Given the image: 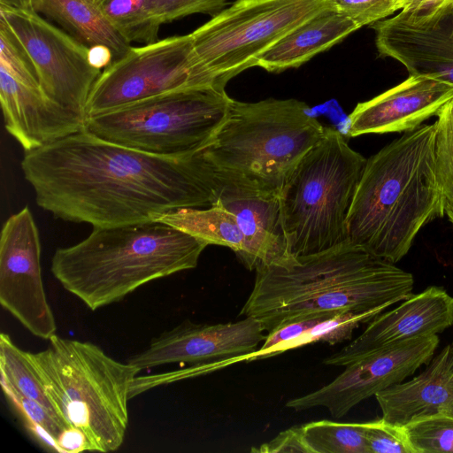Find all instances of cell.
Segmentation results:
<instances>
[{"label":"cell","instance_id":"obj_1","mask_svg":"<svg viewBox=\"0 0 453 453\" xmlns=\"http://www.w3.org/2000/svg\"><path fill=\"white\" fill-rule=\"evenodd\" d=\"M21 170L37 205L55 218L109 227L213 204L218 180L201 151L152 154L84 128L25 152Z\"/></svg>","mask_w":453,"mask_h":453},{"label":"cell","instance_id":"obj_2","mask_svg":"<svg viewBox=\"0 0 453 453\" xmlns=\"http://www.w3.org/2000/svg\"><path fill=\"white\" fill-rule=\"evenodd\" d=\"M413 284L411 273L347 241L257 268L239 316L257 319L269 333L313 313L388 308L411 296Z\"/></svg>","mask_w":453,"mask_h":453},{"label":"cell","instance_id":"obj_3","mask_svg":"<svg viewBox=\"0 0 453 453\" xmlns=\"http://www.w3.org/2000/svg\"><path fill=\"white\" fill-rule=\"evenodd\" d=\"M435 139V124H422L366 160L347 219L348 242L395 264L426 224L444 216Z\"/></svg>","mask_w":453,"mask_h":453},{"label":"cell","instance_id":"obj_4","mask_svg":"<svg viewBox=\"0 0 453 453\" xmlns=\"http://www.w3.org/2000/svg\"><path fill=\"white\" fill-rule=\"evenodd\" d=\"M208 244L166 223L93 227L51 259L55 279L88 308L116 303L140 287L196 267Z\"/></svg>","mask_w":453,"mask_h":453},{"label":"cell","instance_id":"obj_5","mask_svg":"<svg viewBox=\"0 0 453 453\" xmlns=\"http://www.w3.org/2000/svg\"><path fill=\"white\" fill-rule=\"evenodd\" d=\"M48 341L44 349L27 356L56 413L84 436L91 451L117 450L128 426L130 389L141 371L89 342L57 334Z\"/></svg>","mask_w":453,"mask_h":453},{"label":"cell","instance_id":"obj_6","mask_svg":"<svg viewBox=\"0 0 453 453\" xmlns=\"http://www.w3.org/2000/svg\"><path fill=\"white\" fill-rule=\"evenodd\" d=\"M297 99H231L227 116L201 153L222 180L280 194L289 175L325 134Z\"/></svg>","mask_w":453,"mask_h":453},{"label":"cell","instance_id":"obj_7","mask_svg":"<svg viewBox=\"0 0 453 453\" xmlns=\"http://www.w3.org/2000/svg\"><path fill=\"white\" fill-rule=\"evenodd\" d=\"M366 160L342 133L326 127L280 192L291 256L316 254L347 242V219Z\"/></svg>","mask_w":453,"mask_h":453},{"label":"cell","instance_id":"obj_8","mask_svg":"<svg viewBox=\"0 0 453 453\" xmlns=\"http://www.w3.org/2000/svg\"><path fill=\"white\" fill-rule=\"evenodd\" d=\"M231 99L225 89L174 91L88 117L85 128L104 140L152 154H194L212 141Z\"/></svg>","mask_w":453,"mask_h":453},{"label":"cell","instance_id":"obj_9","mask_svg":"<svg viewBox=\"0 0 453 453\" xmlns=\"http://www.w3.org/2000/svg\"><path fill=\"white\" fill-rule=\"evenodd\" d=\"M331 0H236L190 33L204 66L226 87L281 38L321 12Z\"/></svg>","mask_w":453,"mask_h":453},{"label":"cell","instance_id":"obj_10","mask_svg":"<svg viewBox=\"0 0 453 453\" xmlns=\"http://www.w3.org/2000/svg\"><path fill=\"white\" fill-rule=\"evenodd\" d=\"M196 88L225 89V86L197 57L190 34L158 39L131 47L102 70L89 94L86 117L158 95Z\"/></svg>","mask_w":453,"mask_h":453},{"label":"cell","instance_id":"obj_11","mask_svg":"<svg viewBox=\"0 0 453 453\" xmlns=\"http://www.w3.org/2000/svg\"><path fill=\"white\" fill-rule=\"evenodd\" d=\"M0 18L27 51L44 93L86 119L89 94L102 72L91 50L31 8L0 4Z\"/></svg>","mask_w":453,"mask_h":453},{"label":"cell","instance_id":"obj_12","mask_svg":"<svg viewBox=\"0 0 453 453\" xmlns=\"http://www.w3.org/2000/svg\"><path fill=\"white\" fill-rule=\"evenodd\" d=\"M0 303L33 335L49 340L56 334L42 281L39 232L27 206L12 214L1 230Z\"/></svg>","mask_w":453,"mask_h":453},{"label":"cell","instance_id":"obj_13","mask_svg":"<svg viewBox=\"0 0 453 453\" xmlns=\"http://www.w3.org/2000/svg\"><path fill=\"white\" fill-rule=\"evenodd\" d=\"M437 334L389 345L345 365L334 380L307 395L290 399L286 406L296 411L326 408L340 418L362 401L412 375L433 358Z\"/></svg>","mask_w":453,"mask_h":453},{"label":"cell","instance_id":"obj_14","mask_svg":"<svg viewBox=\"0 0 453 453\" xmlns=\"http://www.w3.org/2000/svg\"><path fill=\"white\" fill-rule=\"evenodd\" d=\"M267 333L251 317L227 323L196 324L186 320L152 339L127 360L141 372L168 364H188L210 370L245 361L258 349Z\"/></svg>","mask_w":453,"mask_h":453},{"label":"cell","instance_id":"obj_15","mask_svg":"<svg viewBox=\"0 0 453 453\" xmlns=\"http://www.w3.org/2000/svg\"><path fill=\"white\" fill-rule=\"evenodd\" d=\"M372 27L380 55L401 63L410 75L453 85V0L429 18L412 19L400 12Z\"/></svg>","mask_w":453,"mask_h":453},{"label":"cell","instance_id":"obj_16","mask_svg":"<svg viewBox=\"0 0 453 453\" xmlns=\"http://www.w3.org/2000/svg\"><path fill=\"white\" fill-rule=\"evenodd\" d=\"M452 324L453 297L442 288L432 286L374 317L360 335L323 363L345 366L381 348L437 334Z\"/></svg>","mask_w":453,"mask_h":453},{"label":"cell","instance_id":"obj_17","mask_svg":"<svg viewBox=\"0 0 453 453\" xmlns=\"http://www.w3.org/2000/svg\"><path fill=\"white\" fill-rule=\"evenodd\" d=\"M453 100V85L420 75L357 104L348 116L346 135L405 133L438 116Z\"/></svg>","mask_w":453,"mask_h":453},{"label":"cell","instance_id":"obj_18","mask_svg":"<svg viewBox=\"0 0 453 453\" xmlns=\"http://www.w3.org/2000/svg\"><path fill=\"white\" fill-rule=\"evenodd\" d=\"M217 180L213 204L224 207L235 216L243 237V250L238 257L245 267L256 271L290 256L280 194L218 178Z\"/></svg>","mask_w":453,"mask_h":453},{"label":"cell","instance_id":"obj_19","mask_svg":"<svg viewBox=\"0 0 453 453\" xmlns=\"http://www.w3.org/2000/svg\"><path fill=\"white\" fill-rule=\"evenodd\" d=\"M0 101L6 131L25 152L85 128L86 119L49 97L39 81H24L0 68Z\"/></svg>","mask_w":453,"mask_h":453},{"label":"cell","instance_id":"obj_20","mask_svg":"<svg viewBox=\"0 0 453 453\" xmlns=\"http://www.w3.org/2000/svg\"><path fill=\"white\" fill-rule=\"evenodd\" d=\"M453 350L444 347L426 368L408 381L396 383L375 395L388 423L404 426L427 417L453 418Z\"/></svg>","mask_w":453,"mask_h":453},{"label":"cell","instance_id":"obj_21","mask_svg":"<svg viewBox=\"0 0 453 453\" xmlns=\"http://www.w3.org/2000/svg\"><path fill=\"white\" fill-rule=\"evenodd\" d=\"M387 307L367 311L319 312L291 320L267 333L258 349L245 359L256 361L315 342L334 345L351 340L359 325L371 321Z\"/></svg>","mask_w":453,"mask_h":453},{"label":"cell","instance_id":"obj_22","mask_svg":"<svg viewBox=\"0 0 453 453\" xmlns=\"http://www.w3.org/2000/svg\"><path fill=\"white\" fill-rule=\"evenodd\" d=\"M359 28L332 6L281 38L257 59L256 66L270 73L299 67Z\"/></svg>","mask_w":453,"mask_h":453},{"label":"cell","instance_id":"obj_23","mask_svg":"<svg viewBox=\"0 0 453 453\" xmlns=\"http://www.w3.org/2000/svg\"><path fill=\"white\" fill-rule=\"evenodd\" d=\"M30 8L89 49L108 50L111 62L132 47L109 23L96 0H31Z\"/></svg>","mask_w":453,"mask_h":453},{"label":"cell","instance_id":"obj_24","mask_svg":"<svg viewBox=\"0 0 453 453\" xmlns=\"http://www.w3.org/2000/svg\"><path fill=\"white\" fill-rule=\"evenodd\" d=\"M1 386L27 431L42 447L61 453L91 451L84 436L66 426L57 414L21 395L3 378Z\"/></svg>","mask_w":453,"mask_h":453},{"label":"cell","instance_id":"obj_25","mask_svg":"<svg viewBox=\"0 0 453 453\" xmlns=\"http://www.w3.org/2000/svg\"><path fill=\"white\" fill-rule=\"evenodd\" d=\"M157 220L180 229L208 245L231 249L238 257L243 250V237L235 216L222 206L180 208Z\"/></svg>","mask_w":453,"mask_h":453},{"label":"cell","instance_id":"obj_26","mask_svg":"<svg viewBox=\"0 0 453 453\" xmlns=\"http://www.w3.org/2000/svg\"><path fill=\"white\" fill-rule=\"evenodd\" d=\"M109 21L130 43L148 44L158 40L160 25L152 13L150 0H96Z\"/></svg>","mask_w":453,"mask_h":453},{"label":"cell","instance_id":"obj_27","mask_svg":"<svg viewBox=\"0 0 453 453\" xmlns=\"http://www.w3.org/2000/svg\"><path fill=\"white\" fill-rule=\"evenodd\" d=\"M368 422L342 423L319 420L303 425L311 453H368Z\"/></svg>","mask_w":453,"mask_h":453},{"label":"cell","instance_id":"obj_28","mask_svg":"<svg viewBox=\"0 0 453 453\" xmlns=\"http://www.w3.org/2000/svg\"><path fill=\"white\" fill-rule=\"evenodd\" d=\"M0 371L1 378L18 392L57 414L29 360L27 351L19 348L6 333L0 334Z\"/></svg>","mask_w":453,"mask_h":453},{"label":"cell","instance_id":"obj_29","mask_svg":"<svg viewBox=\"0 0 453 453\" xmlns=\"http://www.w3.org/2000/svg\"><path fill=\"white\" fill-rule=\"evenodd\" d=\"M435 174L441 194L444 215L453 223V100L435 121Z\"/></svg>","mask_w":453,"mask_h":453},{"label":"cell","instance_id":"obj_30","mask_svg":"<svg viewBox=\"0 0 453 453\" xmlns=\"http://www.w3.org/2000/svg\"><path fill=\"white\" fill-rule=\"evenodd\" d=\"M403 427L414 453H453L452 417H427Z\"/></svg>","mask_w":453,"mask_h":453},{"label":"cell","instance_id":"obj_31","mask_svg":"<svg viewBox=\"0 0 453 453\" xmlns=\"http://www.w3.org/2000/svg\"><path fill=\"white\" fill-rule=\"evenodd\" d=\"M0 68L17 80L39 81L27 51L2 18H0Z\"/></svg>","mask_w":453,"mask_h":453},{"label":"cell","instance_id":"obj_32","mask_svg":"<svg viewBox=\"0 0 453 453\" xmlns=\"http://www.w3.org/2000/svg\"><path fill=\"white\" fill-rule=\"evenodd\" d=\"M334 10L359 27L372 25L402 10L399 0H331Z\"/></svg>","mask_w":453,"mask_h":453},{"label":"cell","instance_id":"obj_33","mask_svg":"<svg viewBox=\"0 0 453 453\" xmlns=\"http://www.w3.org/2000/svg\"><path fill=\"white\" fill-rule=\"evenodd\" d=\"M228 0H150L154 18L161 26L196 13L215 16Z\"/></svg>","mask_w":453,"mask_h":453},{"label":"cell","instance_id":"obj_34","mask_svg":"<svg viewBox=\"0 0 453 453\" xmlns=\"http://www.w3.org/2000/svg\"><path fill=\"white\" fill-rule=\"evenodd\" d=\"M366 441L368 453H414L403 427L382 418L368 422Z\"/></svg>","mask_w":453,"mask_h":453},{"label":"cell","instance_id":"obj_35","mask_svg":"<svg viewBox=\"0 0 453 453\" xmlns=\"http://www.w3.org/2000/svg\"><path fill=\"white\" fill-rule=\"evenodd\" d=\"M257 453L303 452L311 453L303 435V426H292L279 433L273 439L250 449Z\"/></svg>","mask_w":453,"mask_h":453},{"label":"cell","instance_id":"obj_36","mask_svg":"<svg viewBox=\"0 0 453 453\" xmlns=\"http://www.w3.org/2000/svg\"><path fill=\"white\" fill-rule=\"evenodd\" d=\"M451 1L452 0H425L417 10L411 12L401 11V12L412 19H424L433 16Z\"/></svg>","mask_w":453,"mask_h":453},{"label":"cell","instance_id":"obj_37","mask_svg":"<svg viewBox=\"0 0 453 453\" xmlns=\"http://www.w3.org/2000/svg\"><path fill=\"white\" fill-rule=\"evenodd\" d=\"M425 0H399L403 12H411L417 10Z\"/></svg>","mask_w":453,"mask_h":453},{"label":"cell","instance_id":"obj_38","mask_svg":"<svg viewBox=\"0 0 453 453\" xmlns=\"http://www.w3.org/2000/svg\"><path fill=\"white\" fill-rule=\"evenodd\" d=\"M0 4L30 8L31 0H0Z\"/></svg>","mask_w":453,"mask_h":453},{"label":"cell","instance_id":"obj_39","mask_svg":"<svg viewBox=\"0 0 453 453\" xmlns=\"http://www.w3.org/2000/svg\"><path fill=\"white\" fill-rule=\"evenodd\" d=\"M451 347H452V350H453V343H452Z\"/></svg>","mask_w":453,"mask_h":453},{"label":"cell","instance_id":"obj_40","mask_svg":"<svg viewBox=\"0 0 453 453\" xmlns=\"http://www.w3.org/2000/svg\"><path fill=\"white\" fill-rule=\"evenodd\" d=\"M452 377H453V375H452Z\"/></svg>","mask_w":453,"mask_h":453}]
</instances>
